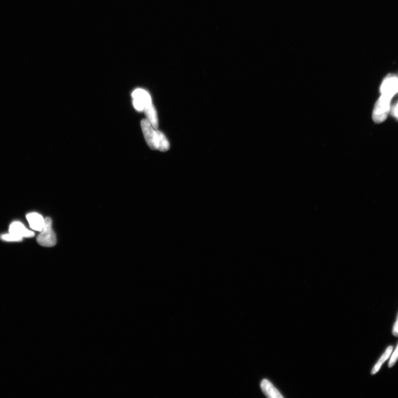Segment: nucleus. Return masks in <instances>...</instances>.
<instances>
[{"instance_id":"obj_2","label":"nucleus","mask_w":398,"mask_h":398,"mask_svg":"<svg viewBox=\"0 0 398 398\" xmlns=\"http://www.w3.org/2000/svg\"><path fill=\"white\" fill-rule=\"evenodd\" d=\"M392 99L382 95L376 103L373 112V120L377 124L385 121L391 109Z\"/></svg>"},{"instance_id":"obj_7","label":"nucleus","mask_w":398,"mask_h":398,"mask_svg":"<svg viewBox=\"0 0 398 398\" xmlns=\"http://www.w3.org/2000/svg\"><path fill=\"white\" fill-rule=\"evenodd\" d=\"M30 227L34 230L41 232L44 225V219L41 215L37 213H31L26 215Z\"/></svg>"},{"instance_id":"obj_15","label":"nucleus","mask_w":398,"mask_h":398,"mask_svg":"<svg viewBox=\"0 0 398 398\" xmlns=\"http://www.w3.org/2000/svg\"><path fill=\"white\" fill-rule=\"evenodd\" d=\"M393 334L396 337H398V315L397 316V321L395 323L394 327H393Z\"/></svg>"},{"instance_id":"obj_13","label":"nucleus","mask_w":398,"mask_h":398,"mask_svg":"<svg viewBox=\"0 0 398 398\" xmlns=\"http://www.w3.org/2000/svg\"><path fill=\"white\" fill-rule=\"evenodd\" d=\"M398 359V344L397 347L393 354L392 355L390 362H389L388 366L390 368L392 367L396 364L397 360Z\"/></svg>"},{"instance_id":"obj_11","label":"nucleus","mask_w":398,"mask_h":398,"mask_svg":"<svg viewBox=\"0 0 398 398\" xmlns=\"http://www.w3.org/2000/svg\"><path fill=\"white\" fill-rule=\"evenodd\" d=\"M158 136V150L162 152L167 151L170 149V145L165 135L161 131L157 130Z\"/></svg>"},{"instance_id":"obj_4","label":"nucleus","mask_w":398,"mask_h":398,"mask_svg":"<svg viewBox=\"0 0 398 398\" xmlns=\"http://www.w3.org/2000/svg\"><path fill=\"white\" fill-rule=\"evenodd\" d=\"M381 92L382 95L392 99L398 92V78L395 75H388L382 84Z\"/></svg>"},{"instance_id":"obj_9","label":"nucleus","mask_w":398,"mask_h":398,"mask_svg":"<svg viewBox=\"0 0 398 398\" xmlns=\"http://www.w3.org/2000/svg\"><path fill=\"white\" fill-rule=\"evenodd\" d=\"M143 111L146 116L147 120L151 124L153 127L157 130L158 128V116L155 107L152 103L145 107Z\"/></svg>"},{"instance_id":"obj_1","label":"nucleus","mask_w":398,"mask_h":398,"mask_svg":"<svg viewBox=\"0 0 398 398\" xmlns=\"http://www.w3.org/2000/svg\"><path fill=\"white\" fill-rule=\"evenodd\" d=\"M37 241L42 246L52 247L57 243V237L52 228V221L50 218L44 219V225L37 237Z\"/></svg>"},{"instance_id":"obj_12","label":"nucleus","mask_w":398,"mask_h":398,"mask_svg":"<svg viewBox=\"0 0 398 398\" xmlns=\"http://www.w3.org/2000/svg\"><path fill=\"white\" fill-rule=\"evenodd\" d=\"M1 238L3 241L7 242H21L23 240V238L17 237L10 233L3 234L1 236Z\"/></svg>"},{"instance_id":"obj_6","label":"nucleus","mask_w":398,"mask_h":398,"mask_svg":"<svg viewBox=\"0 0 398 398\" xmlns=\"http://www.w3.org/2000/svg\"><path fill=\"white\" fill-rule=\"evenodd\" d=\"M9 233L13 234L21 238H31L35 236V233L26 228L22 223L19 221L12 222L9 227Z\"/></svg>"},{"instance_id":"obj_8","label":"nucleus","mask_w":398,"mask_h":398,"mask_svg":"<svg viewBox=\"0 0 398 398\" xmlns=\"http://www.w3.org/2000/svg\"><path fill=\"white\" fill-rule=\"evenodd\" d=\"M261 388L265 395L269 398H282L283 396L270 381L264 379L261 383Z\"/></svg>"},{"instance_id":"obj_5","label":"nucleus","mask_w":398,"mask_h":398,"mask_svg":"<svg viewBox=\"0 0 398 398\" xmlns=\"http://www.w3.org/2000/svg\"><path fill=\"white\" fill-rule=\"evenodd\" d=\"M132 96L134 107L138 111H143L144 107L152 103L151 97L149 93L141 88L135 90Z\"/></svg>"},{"instance_id":"obj_10","label":"nucleus","mask_w":398,"mask_h":398,"mask_svg":"<svg viewBox=\"0 0 398 398\" xmlns=\"http://www.w3.org/2000/svg\"><path fill=\"white\" fill-rule=\"evenodd\" d=\"M393 347L392 346H390L388 347V349L386 350V352L383 354L382 355V357L378 360V361L376 364L375 366H374V368L372 369L371 372V374H375L381 368L382 364L385 363L386 360L390 356V355L392 352Z\"/></svg>"},{"instance_id":"obj_14","label":"nucleus","mask_w":398,"mask_h":398,"mask_svg":"<svg viewBox=\"0 0 398 398\" xmlns=\"http://www.w3.org/2000/svg\"><path fill=\"white\" fill-rule=\"evenodd\" d=\"M392 114L398 119V102L395 106L392 107Z\"/></svg>"},{"instance_id":"obj_3","label":"nucleus","mask_w":398,"mask_h":398,"mask_svg":"<svg viewBox=\"0 0 398 398\" xmlns=\"http://www.w3.org/2000/svg\"><path fill=\"white\" fill-rule=\"evenodd\" d=\"M141 128L143 135L149 147L152 149H158V136L156 129H154L147 119L141 121Z\"/></svg>"}]
</instances>
